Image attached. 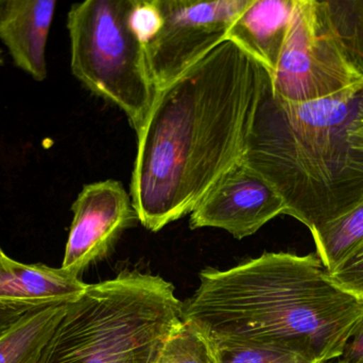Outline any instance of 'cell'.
I'll use <instances>...</instances> for the list:
<instances>
[{
  "mask_svg": "<svg viewBox=\"0 0 363 363\" xmlns=\"http://www.w3.org/2000/svg\"><path fill=\"white\" fill-rule=\"evenodd\" d=\"M363 111V79L330 97L290 102L267 81L241 161L283 198L311 232L363 196V151L351 140Z\"/></svg>",
  "mask_w": 363,
  "mask_h": 363,
  "instance_id": "obj_3",
  "label": "cell"
},
{
  "mask_svg": "<svg viewBox=\"0 0 363 363\" xmlns=\"http://www.w3.org/2000/svg\"><path fill=\"white\" fill-rule=\"evenodd\" d=\"M251 0H157L161 27L146 44L155 90L172 82L226 40Z\"/></svg>",
  "mask_w": 363,
  "mask_h": 363,
  "instance_id": "obj_7",
  "label": "cell"
},
{
  "mask_svg": "<svg viewBox=\"0 0 363 363\" xmlns=\"http://www.w3.org/2000/svg\"><path fill=\"white\" fill-rule=\"evenodd\" d=\"M69 303V302H68ZM65 304L28 315L0 336V363H40Z\"/></svg>",
  "mask_w": 363,
  "mask_h": 363,
  "instance_id": "obj_13",
  "label": "cell"
},
{
  "mask_svg": "<svg viewBox=\"0 0 363 363\" xmlns=\"http://www.w3.org/2000/svg\"><path fill=\"white\" fill-rule=\"evenodd\" d=\"M8 257V256L6 255V254L2 251V249H0V261H2V260L6 259V258Z\"/></svg>",
  "mask_w": 363,
  "mask_h": 363,
  "instance_id": "obj_22",
  "label": "cell"
},
{
  "mask_svg": "<svg viewBox=\"0 0 363 363\" xmlns=\"http://www.w3.org/2000/svg\"><path fill=\"white\" fill-rule=\"evenodd\" d=\"M273 93L290 102L330 97L363 79L339 38L328 1L296 0L275 70Z\"/></svg>",
  "mask_w": 363,
  "mask_h": 363,
  "instance_id": "obj_6",
  "label": "cell"
},
{
  "mask_svg": "<svg viewBox=\"0 0 363 363\" xmlns=\"http://www.w3.org/2000/svg\"><path fill=\"white\" fill-rule=\"evenodd\" d=\"M328 6L339 38L363 74V0H330Z\"/></svg>",
  "mask_w": 363,
  "mask_h": 363,
  "instance_id": "obj_16",
  "label": "cell"
},
{
  "mask_svg": "<svg viewBox=\"0 0 363 363\" xmlns=\"http://www.w3.org/2000/svg\"><path fill=\"white\" fill-rule=\"evenodd\" d=\"M296 0H251L235 19L226 40L247 51L269 74L285 43Z\"/></svg>",
  "mask_w": 363,
  "mask_h": 363,
  "instance_id": "obj_12",
  "label": "cell"
},
{
  "mask_svg": "<svg viewBox=\"0 0 363 363\" xmlns=\"http://www.w3.org/2000/svg\"><path fill=\"white\" fill-rule=\"evenodd\" d=\"M339 360L347 363H363V318Z\"/></svg>",
  "mask_w": 363,
  "mask_h": 363,
  "instance_id": "obj_20",
  "label": "cell"
},
{
  "mask_svg": "<svg viewBox=\"0 0 363 363\" xmlns=\"http://www.w3.org/2000/svg\"><path fill=\"white\" fill-rule=\"evenodd\" d=\"M317 257L332 273L363 244V196L347 212L311 232Z\"/></svg>",
  "mask_w": 363,
  "mask_h": 363,
  "instance_id": "obj_14",
  "label": "cell"
},
{
  "mask_svg": "<svg viewBox=\"0 0 363 363\" xmlns=\"http://www.w3.org/2000/svg\"><path fill=\"white\" fill-rule=\"evenodd\" d=\"M132 25L143 42L147 44L161 27V13L157 0H135Z\"/></svg>",
  "mask_w": 363,
  "mask_h": 363,
  "instance_id": "obj_19",
  "label": "cell"
},
{
  "mask_svg": "<svg viewBox=\"0 0 363 363\" xmlns=\"http://www.w3.org/2000/svg\"><path fill=\"white\" fill-rule=\"evenodd\" d=\"M57 1L0 0V40L34 80L47 77L46 45Z\"/></svg>",
  "mask_w": 363,
  "mask_h": 363,
  "instance_id": "obj_11",
  "label": "cell"
},
{
  "mask_svg": "<svg viewBox=\"0 0 363 363\" xmlns=\"http://www.w3.org/2000/svg\"><path fill=\"white\" fill-rule=\"evenodd\" d=\"M135 0H87L68 12L74 76L125 112L136 132L155 100L146 44L132 25Z\"/></svg>",
  "mask_w": 363,
  "mask_h": 363,
  "instance_id": "obj_5",
  "label": "cell"
},
{
  "mask_svg": "<svg viewBox=\"0 0 363 363\" xmlns=\"http://www.w3.org/2000/svg\"><path fill=\"white\" fill-rule=\"evenodd\" d=\"M220 363H319L281 350L213 343Z\"/></svg>",
  "mask_w": 363,
  "mask_h": 363,
  "instance_id": "obj_17",
  "label": "cell"
},
{
  "mask_svg": "<svg viewBox=\"0 0 363 363\" xmlns=\"http://www.w3.org/2000/svg\"><path fill=\"white\" fill-rule=\"evenodd\" d=\"M182 321L172 283L123 271L66 304L40 363H159Z\"/></svg>",
  "mask_w": 363,
  "mask_h": 363,
  "instance_id": "obj_4",
  "label": "cell"
},
{
  "mask_svg": "<svg viewBox=\"0 0 363 363\" xmlns=\"http://www.w3.org/2000/svg\"><path fill=\"white\" fill-rule=\"evenodd\" d=\"M87 286L62 268L6 257L0 261V336L32 313L76 300Z\"/></svg>",
  "mask_w": 363,
  "mask_h": 363,
  "instance_id": "obj_10",
  "label": "cell"
},
{
  "mask_svg": "<svg viewBox=\"0 0 363 363\" xmlns=\"http://www.w3.org/2000/svg\"><path fill=\"white\" fill-rule=\"evenodd\" d=\"M350 136H351V140L355 148L363 151V111L357 121L354 124L353 128L350 132Z\"/></svg>",
  "mask_w": 363,
  "mask_h": 363,
  "instance_id": "obj_21",
  "label": "cell"
},
{
  "mask_svg": "<svg viewBox=\"0 0 363 363\" xmlns=\"http://www.w3.org/2000/svg\"><path fill=\"white\" fill-rule=\"evenodd\" d=\"M159 363H220L211 339L183 320L166 342Z\"/></svg>",
  "mask_w": 363,
  "mask_h": 363,
  "instance_id": "obj_15",
  "label": "cell"
},
{
  "mask_svg": "<svg viewBox=\"0 0 363 363\" xmlns=\"http://www.w3.org/2000/svg\"><path fill=\"white\" fill-rule=\"evenodd\" d=\"M268 70L230 40L166 87L138 134L130 196L157 232L190 215L245 153Z\"/></svg>",
  "mask_w": 363,
  "mask_h": 363,
  "instance_id": "obj_1",
  "label": "cell"
},
{
  "mask_svg": "<svg viewBox=\"0 0 363 363\" xmlns=\"http://www.w3.org/2000/svg\"><path fill=\"white\" fill-rule=\"evenodd\" d=\"M328 276L339 288L363 300V244Z\"/></svg>",
  "mask_w": 363,
  "mask_h": 363,
  "instance_id": "obj_18",
  "label": "cell"
},
{
  "mask_svg": "<svg viewBox=\"0 0 363 363\" xmlns=\"http://www.w3.org/2000/svg\"><path fill=\"white\" fill-rule=\"evenodd\" d=\"M4 64V55H2V50L0 49V65Z\"/></svg>",
  "mask_w": 363,
  "mask_h": 363,
  "instance_id": "obj_23",
  "label": "cell"
},
{
  "mask_svg": "<svg viewBox=\"0 0 363 363\" xmlns=\"http://www.w3.org/2000/svg\"><path fill=\"white\" fill-rule=\"evenodd\" d=\"M182 318L213 343L281 350L311 362L340 359L363 300L339 288L315 255L264 253L226 271L206 269Z\"/></svg>",
  "mask_w": 363,
  "mask_h": 363,
  "instance_id": "obj_2",
  "label": "cell"
},
{
  "mask_svg": "<svg viewBox=\"0 0 363 363\" xmlns=\"http://www.w3.org/2000/svg\"><path fill=\"white\" fill-rule=\"evenodd\" d=\"M72 226L61 268L79 274L108 255L121 234L138 221L131 196L121 181L84 185L72 205Z\"/></svg>",
  "mask_w": 363,
  "mask_h": 363,
  "instance_id": "obj_8",
  "label": "cell"
},
{
  "mask_svg": "<svg viewBox=\"0 0 363 363\" xmlns=\"http://www.w3.org/2000/svg\"><path fill=\"white\" fill-rule=\"evenodd\" d=\"M334 363H347V362H342V360H338V362H334Z\"/></svg>",
  "mask_w": 363,
  "mask_h": 363,
  "instance_id": "obj_24",
  "label": "cell"
},
{
  "mask_svg": "<svg viewBox=\"0 0 363 363\" xmlns=\"http://www.w3.org/2000/svg\"><path fill=\"white\" fill-rule=\"evenodd\" d=\"M286 210L283 198L272 185L240 160L190 213V227L220 228L241 240L286 215Z\"/></svg>",
  "mask_w": 363,
  "mask_h": 363,
  "instance_id": "obj_9",
  "label": "cell"
}]
</instances>
